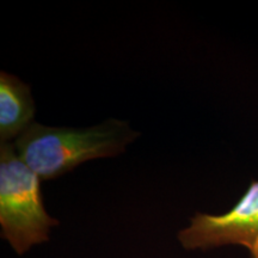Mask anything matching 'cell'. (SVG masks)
Wrapping results in <instances>:
<instances>
[{
  "label": "cell",
  "mask_w": 258,
  "mask_h": 258,
  "mask_svg": "<svg viewBox=\"0 0 258 258\" xmlns=\"http://www.w3.org/2000/svg\"><path fill=\"white\" fill-rule=\"evenodd\" d=\"M124 121L115 118L91 128H55L32 122L16 139L18 157L40 179H54L84 161L115 157L139 137Z\"/></svg>",
  "instance_id": "6da1fadb"
},
{
  "label": "cell",
  "mask_w": 258,
  "mask_h": 258,
  "mask_svg": "<svg viewBox=\"0 0 258 258\" xmlns=\"http://www.w3.org/2000/svg\"><path fill=\"white\" fill-rule=\"evenodd\" d=\"M40 177L18 157L14 144L0 145V234L22 256L49 240L59 221L44 207Z\"/></svg>",
  "instance_id": "7a4b0ae2"
},
{
  "label": "cell",
  "mask_w": 258,
  "mask_h": 258,
  "mask_svg": "<svg viewBox=\"0 0 258 258\" xmlns=\"http://www.w3.org/2000/svg\"><path fill=\"white\" fill-rule=\"evenodd\" d=\"M177 239L185 250H211L239 245L249 250L250 258H258V180L230 211L212 215L196 213L190 224L180 230Z\"/></svg>",
  "instance_id": "3957f363"
},
{
  "label": "cell",
  "mask_w": 258,
  "mask_h": 258,
  "mask_svg": "<svg viewBox=\"0 0 258 258\" xmlns=\"http://www.w3.org/2000/svg\"><path fill=\"white\" fill-rule=\"evenodd\" d=\"M35 116V103L29 85L17 77L0 73V139L10 143L17 139Z\"/></svg>",
  "instance_id": "277c9868"
}]
</instances>
